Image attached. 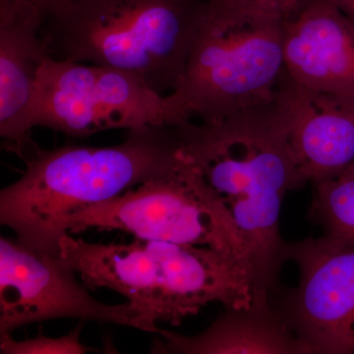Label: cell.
Segmentation results:
<instances>
[{"instance_id":"obj_5","label":"cell","mask_w":354,"mask_h":354,"mask_svg":"<svg viewBox=\"0 0 354 354\" xmlns=\"http://www.w3.org/2000/svg\"><path fill=\"white\" fill-rule=\"evenodd\" d=\"M283 23L239 17L206 1L185 70L169 94L179 115L214 122L272 101L286 75Z\"/></svg>"},{"instance_id":"obj_13","label":"cell","mask_w":354,"mask_h":354,"mask_svg":"<svg viewBox=\"0 0 354 354\" xmlns=\"http://www.w3.org/2000/svg\"><path fill=\"white\" fill-rule=\"evenodd\" d=\"M151 353L290 354L309 351L272 305L252 304L243 309H225L211 327L197 335L162 329Z\"/></svg>"},{"instance_id":"obj_14","label":"cell","mask_w":354,"mask_h":354,"mask_svg":"<svg viewBox=\"0 0 354 354\" xmlns=\"http://www.w3.org/2000/svg\"><path fill=\"white\" fill-rule=\"evenodd\" d=\"M310 216L326 234L354 239V162L339 176L314 185Z\"/></svg>"},{"instance_id":"obj_2","label":"cell","mask_w":354,"mask_h":354,"mask_svg":"<svg viewBox=\"0 0 354 354\" xmlns=\"http://www.w3.org/2000/svg\"><path fill=\"white\" fill-rule=\"evenodd\" d=\"M22 176L0 192V223L23 245L59 256L65 221L183 164L176 125L129 130L106 147L39 148L31 141Z\"/></svg>"},{"instance_id":"obj_17","label":"cell","mask_w":354,"mask_h":354,"mask_svg":"<svg viewBox=\"0 0 354 354\" xmlns=\"http://www.w3.org/2000/svg\"><path fill=\"white\" fill-rule=\"evenodd\" d=\"M75 0H0V3L25 7L46 23L64 12Z\"/></svg>"},{"instance_id":"obj_15","label":"cell","mask_w":354,"mask_h":354,"mask_svg":"<svg viewBox=\"0 0 354 354\" xmlns=\"http://www.w3.org/2000/svg\"><path fill=\"white\" fill-rule=\"evenodd\" d=\"M82 325H78L68 335L59 337L38 335L32 339L16 341L10 334L0 335L2 354H84L93 349L80 341Z\"/></svg>"},{"instance_id":"obj_16","label":"cell","mask_w":354,"mask_h":354,"mask_svg":"<svg viewBox=\"0 0 354 354\" xmlns=\"http://www.w3.org/2000/svg\"><path fill=\"white\" fill-rule=\"evenodd\" d=\"M234 15L285 21L293 15L304 0H206Z\"/></svg>"},{"instance_id":"obj_4","label":"cell","mask_w":354,"mask_h":354,"mask_svg":"<svg viewBox=\"0 0 354 354\" xmlns=\"http://www.w3.org/2000/svg\"><path fill=\"white\" fill-rule=\"evenodd\" d=\"M205 0H75L48 21L51 57L113 67L162 95L180 80Z\"/></svg>"},{"instance_id":"obj_6","label":"cell","mask_w":354,"mask_h":354,"mask_svg":"<svg viewBox=\"0 0 354 354\" xmlns=\"http://www.w3.org/2000/svg\"><path fill=\"white\" fill-rule=\"evenodd\" d=\"M31 127L80 138L113 129L185 122L169 95L138 77L86 62L50 57L39 71Z\"/></svg>"},{"instance_id":"obj_12","label":"cell","mask_w":354,"mask_h":354,"mask_svg":"<svg viewBox=\"0 0 354 354\" xmlns=\"http://www.w3.org/2000/svg\"><path fill=\"white\" fill-rule=\"evenodd\" d=\"M44 25L34 11L0 3V135L15 153L30 141L37 81L51 57Z\"/></svg>"},{"instance_id":"obj_10","label":"cell","mask_w":354,"mask_h":354,"mask_svg":"<svg viewBox=\"0 0 354 354\" xmlns=\"http://www.w3.org/2000/svg\"><path fill=\"white\" fill-rule=\"evenodd\" d=\"M288 77L354 113V26L330 0H304L283 23Z\"/></svg>"},{"instance_id":"obj_11","label":"cell","mask_w":354,"mask_h":354,"mask_svg":"<svg viewBox=\"0 0 354 354\" xmlns=\"http://www.w3.org/2000/svg\"><path fill=\"white\" fill-rule=\"evenodd\" d=\"M279 94L290 116V140L304 185L339 176L354 162V113L312 94L286 71Z\"/></svg>"},{"instance_id":"obj_3","label":"cell","mask_w":354,"mask_h":354,"mask_svg":"<svg viewBox=\"0 0 354 354\" xmlns=\"http://www.w3.org/2000/svg\"><path fill=\"white\" fill-rule=\"evenodd\" d=\"M58 254L84 285L120 293L156 324L180 325L211 304L225 309L253 304L248 263L211 247L137 239L93 243L67 234Z\"/></svg>"},{"instance_id":"obj_8","label":"cell","mask_w":354,"mask_h":354,"mask_svg":"<svg viewBox=\"0 0 354 354\" xmlns=\"http://www.w3.org/2000/svg\"><path fill=\"white\" fill-rule=\"evenodd\" d=\"M76 272L60 256L23 245L17 239H0V335L29 324L79 319L111 323L158 335L129 301L102 304L76 279Z\"/></svg>"},{"instance_id":"obj_7","label":"cell","mask_w":354,"mask_h":354,"mask_svg":"<svg viewBox=\"0 0 354 354\" xmlns=\"http://www.w3.org/2000/svg\"><path fill=\"white\" fill-rule=\"evenodd\" d=\"M64 230L66 234L120 230L142 241L211 247L248 263L227 214L184 158L174 171L70 216Z\"/></svg>"},{"instance_id":"obj_1","label":"cell","mask_w":354,"mask_h":354,"mask_svg":"<svg viewBox=\"0 0 354 354\" xmlns=\"http://www.w3.org/2000/svg\"><path fill=\"white\" fill-rule=\"evenodd\" d=\"M181 155L227 214L254 279L253 304H271L286 243L279 232L286 193L302 187L290 116L279 92L272 101L214 122L176 125Z\"/></svg>"},{"instance_id":"obj_18","label":"cell","mask_w":354,"mask_h":354,"mask_svg":"<svg viewBox=\"0 0 354 354\" xmlns=\"http://www.w3.org/2000/svg\"><path fill=\"white\" fill-rule=\"evenodd\" d=\"M330 1H332L333 3L335 4V6L341 9L342 6H344V1H346V0H330Z\"/></svg>"},{"instance_id":"obj_9","label":"cell","mask_w":354,"mask_h":354,"mask_svg":"<svg viewBox=\"0 0 354 354\" xmlns=\"http://www.w3.org/2000/svg\"><path fill=\"white\" fill-rule=\"evenodd\" d=\"M297 288L274 310L309 353H354V239L324 234L286 243Z\"/></svg>"}]
</instances>
